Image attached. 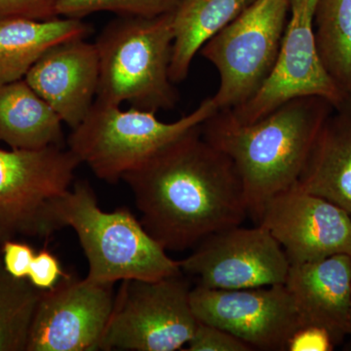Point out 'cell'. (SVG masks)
<instances>
[{
	"instance_id": "cell-1",
	"label": "cell",
	"mask_w": 351,
	"mask_h": 351,
	"mask_svg": "<svg viewBox=\"0 0 351 351\" xmlns=\"http://www.w3.org/2000/svg\"><path fill=\"white\" fill-rule=\"evenodd\" d=\"M201 126L122 178L141 223L166 251L195 248L210 235L241 225L249 215L232 161L205 140Z\"/></svg>"
},
{
	"instance_id": "cell-2",
	"label": "cell",
	"mask_w": 351,
	"mask_h": 351,
	"mask_svg": "<svg viewBox=\"0 0 351 351\" xmlns=\"http://www.w3.org/2000/svg\"><path fill=\"white\" fill-rule=\"evenodd\" d=\"M332 108L321 97H300L253 123H237L223 110L202 124L205 140L232 161L256 221L267 201L297 184Z\"/></svg>"
},
{
	"instance_id": "cell-3",
	"label": "cell",
	"mask_w": 351,
	"mask_h": 351,
	"mask_svg": "<svg viewBox=\"0 0 351 351\" xmlns=\"http://www.w3.org/2000/svg\"><path fill=\"white\" fill-rule=\"evenodd\" d=\"M173 13L119 16L104 27L95 43L100 64L96 101L154 112L174 108Z\"/></svg>"
},
{
	"instance_id": "cell-4",
	"label": "cell",
	"mask_w": 351,
	"mask_h": 351,
	"mask_svg": "<svg viewBox=\"0 0 351 351\" xmlns=\"http://www.w3.org/2000/svg\"><path fill=\"white\" fill-rule=\"evenodd\" d=\"M59 219L63 228H71L77 235L91 280L114 284L182 274L180 261L170 258L127 208L101 210L87 181L73 182L60 203Z\"/></svg>"
},
{
	"instance_id": "cell-5",
	"label": "cell",
	"mask_w": 351,
	"mask_h": 351,
	"mask_svg": "<svg viewBox=\"0 0 351 351\" xmlns=\"http://www.w3.org/2000/svg\"><path fill=\"white\" fill-rule=\"evenodd\" d=\"M213 97L177 121H161L156 112L95 100L82 123L71 130L69 149L98 179L117 184L123 176L218 112Z\"/></svg>"
},
{
	"instance_id": "cell-6",
	"label": "cell",
	"mask_w": 351,
	"mask_h": 351,
	"mask_svg": "<svg viewBox=\"0 0 351 351\" xmlns=\"http://www.w3.org/2000/svg\"><path fill=\"white\" fill-rule=\"evenodd\" d=\"M80 164L63 145L0 149V245L17 237L47 240L63 228L59 205Z\"/></svg>"
},
{
	"instance_id": "cell-7",
	"label": "cell",
	"mask_w": 351,
	"mask_h": 351,
	"mask_svg": "<svg viewBox=\"0 0 351 351\" xmlns=\"http://www.w3.org/2000/svg\"><path fill=\"white\" fill-rule=\"evenodd\" d=\"M291 0H254L199 52L218 71L213 97L219 110L253 98L276 64L287 25Z\"/></svg>"
},
{
	"instance_id": "cell-8",
	"label": "cell",
	"mask_w": 351,
	"mask_h": 351,
	"mask_svg": "<svg viewBox=\"0 0 351 351\" xmlns=\"http://www.w3.org/2000/svg\"><path fill=\"white\" fill-rule=\"evenodd\" d=\"M121 282L100 350L175 351L188 345L198 320L182 274Z\"/></svg>"
},
{
	"instance_id": "cell-9",
	"label": "cell",
	"mask_w": 351,
	"mask_h": 351,
	"mask_svg": "<svg viewBox=\"0 0 351 351\" xmlns=\"http://www.w3.org/2000/svg\"><path fill=\"white\" fill-rule=\"evenodd\" d=\"M316 2L291 0L280 50L269 77L253 98L239 107L226 110L237 123H253L300 97H321L334 107L345 98L346 94L327 73L318 53L314 32Z\"/></svg>"
},
{
	"instance_id": "cell-10",
	"label": "cell",
	"mask_w": 351,
	"mask_h": 351,
	"mask_svg": "<svg viewBox=\"0 0 351 351\" xmlns=\"http://www.w3.org/2000/svg\"><path fill=\"white\" fill-rule=\"evenodd\" d=\"M180 265L182 272L197 278L198 286L221 290L285 284L291 267L281 245L261 225L214 233Z\"/></svg>"
},
{
	"instance_id": "cell-11",
	"label": "cell",
	"mask_w": 351,
	"mask_h": 351,
	"mask_svg": "<svg viewBox=\"0 0 351 351\" xmlns=\"http://www.w3.org/2000/svg\"><path fill=\"white\" fill-rule=\"evenodd\" d=\"M191 302L199 322L230 332L254 350H287L289 339L304 326L285 284L237 290L197 285Z\"/></svg>"
},
{
	"instance_id": "cell-12",
	"label": "cell",
	"mask_w": 351,
	"mask_h": 351,
	"mask_svg": "<svg viewBox=\"0 0 351 351\" xmlns=\"http://www.w3.org/2000/svg\"><path fill=\"white\" fill-rule=\"evenodd\" d=\"M114 284L66 276L43 291L27 351H96L110 320Z\"/></svg>"
},
{
	"instance_id": "cell-13",
	"label": "cell",
	"mask_w": 351,
	"mask_h": 351,
	"mask_svg": "<svg viewBox=\"0 0 351 351\" xmlns=\"http://www.w3.org/2000/svg\"><path fill=\"white\" fill-rule=\"evenodd\" d=\"M257 223L281 245L291 265L351 256V214L301 189H288L267 201Z\"/></svg>"
},
{
	"instance_id": "cell-14",
	"label": "cell",
	"mask_w": 351,
	"mask_h": 351,
	"mask_svg": "<svg viewBox=\"0 0 351 351\" xmlns=\"http://www.w3.org/2000/svg\"><path fill=\"white\" fill-rule=\"evenodd\" d=\"M99 75L96 44L78 38L50 48L24 80L73 130L93 106Z\"/></svg>"
},
{
	"instance_id": "cell-15",
	"label": "cell",
	"mask_w": 351,
	"mask_h": 351,
	"mask_svg": "<svg viewBox=\"0 0 351 351\" xmlns=\"http://www.w3.org/2000/svg\"><path fill=\"white\" fill-rule=\"evenodd\" d=\"M304 325L326 329L335 345L350 336L351 256L291 265L285 283Z\"/></svg>"
},
{
	"instance_id": "cell-16",
	"label": "cell",
	"mask_w": 351,
	"mask_h": 351,
	"mask_svg": "<svg viewBox=\"0 0 351 351\" xmlns=\"http://www.w3.org/2000/svg\"><path fill=\"white\" fill-rule=\"evenodd\" d=\"M294 188L351 214V93L325 119Z\"/></svg>"
},
{
	"instance_id": "cell-17",
	"label": "cell",
	"mask_w": 351,
	"mask_h": 351,
	"mask_svg": "<svg viewBox=\"0 0 351 351\" xmlns=\"http://www.w3.org/2000/svg\"><path fill=\"white\" fill-rule=\"evenodd\" d=\"M91 32L89 25L71 18H0V85L24 80L27 71L53 46L86 38Z\"/></svg>"
},
{
	"instance_id": "cell-18",
	"label": "cell",
	"mask_w": 351,
	"mask_h": 351,
	"mask_svg": "<svg viewBox=\"0 0 351 351\" xmlns=\"http://www.w3.org/2000/svg\"><path fill=\"white\" fill-rule=\"evenodd\" d=\"M61 119L25 80L0 85V142L15 149L63 145Z\"/></svg>"
},
{
	"instance_id": "cell-19",
	"label": "cell",
	"mask_w": 351,
	"mask_h": 351,
	"mask_svg": "<svg viewBox=\"0 0 351 351\" xmlns=\"http://www.w3.org/2000/svg\"><path fill=\"white\" fill-rule=\"evenodd\" d=\"M254 0H180L173 13L172 58L170 78L184 82L195 55L226 25L243 12Z\"/></svg>"
},
{
	"instance_id": "cell-20",
	"label": "cell",
	"mask_w": 351,
	"mask_h": 351,
	"mask_svg": "<svg viewBox=\"0 0 351 351\" xmlns=\"http://www.w3.org/2000/svg\"><path fill=\"white\" fill-rule=\"evenodd\" d=\"M314 32L327 73L343 93H351V0H317Z\"/></svg>"
},
{
	"instance_id": "cell-21",
	"label": "cell",
	"mask_w": 351,
	"mask_h": 351,
	"mask_svg": "<svg viewBox=\"0 0 351 351\" xmlns=\"http://www.w3.org/2000/svg\"><path fill=\"white\" fill-rule=\"evenodd\" d=\"M43 291L8 274L0 258V351H27Z\"/></svg>"
},
{
	"instance_id": "cell-22",
	"label": "cell",
	"mask_w": 351,
	"mask_h": 351,
	"mask_svg": "<svg viewBox=\"0 0 351 351\" xmlns=\"http://www.w3.org/2000/svg\"><path fill=\"white\" fill-rule=\"evenodd\" d=\"M180 0H61L58 4L59 17L82 20L97 12H113L119 16L156 17L173 12Z\"/></svg>"
},
{
	"instance_id": "cell-23",
	"label": "cell",
	"mask_w": 351,
	"mask_h": 351,
	"mask_svg": "<svg viewBox=\"0 0 351 351\" xmlns=\"http://www.w3.org/2000/svg\"><path fill=\"white\" fill-rule=\"evenodd\" d=\"M188 351H251L248 343L230 332L198 321L197 326L189 339Z\"/></svg>"
},
{
	"instance_id": "cell-24",
	"label": "cell",
	"mask_w": 351,
	"mask_h": 351,
	"mask_svg": "<svg viewBox=\"0 0 351 351\" xmlns=\"http://www.w3.org/2000/svg\"><path fill=\"white\" fill-rule=\"evenodd\" d=\"M61 0H0V18H27L45 21L59 17Z\"/></svg>"
},
{
	"instance_id": "cell-25",
	"label": "cell",
	"mask_w": 351,
	"mask_h": 351,
	"mask_svg": "<svg viewBox=\"0 0 351 351\" xmlns=\"http://www.w3.org/2000/svg\"><path fill=\"white\" fill-rule=\"evenodd\" d=\"M66 276L56 256L47 249H43L36 253L27 279L34 287L46 291L55 287Z\"/></svg>"
},
{
	"instance_id": "cell-26",
	"label": "cell",
	"mask_w": 351,
	"mask_h": 351,
	"mask_svg": "<svg viewBox=\"0 0 351 351\" xmlns=\"http://www.w3.org/2000/svg\"><path fill=\"white\" fill-rule=\"evenodd\" d=\"M2 265L10 276L15 278L24 279L29 276V269L36 252L31 245L15 239L2 242Z\"/></svg>"
},
{
	"instance_id": "cell-27",
	"label": "cell",
	"mask_w": 351,
	"mask_h": 351,
	"mask_svg": "<svg viewBox=\"0 0 351 351\" xmlns=\"http://www.w3.org/2000/svg\"><path fill=\"white\" fill-rule=\"evenodd\" d=\"M335 345L331 335L324 328L304 325L289 339V351H332Z\"/></svg>"
},
{
	"instance_id": "cell-28",
	"label": "cell",
	"mask_w": 351,
	"mask_h": 351,
	"mask_svg": "<svg viewBox=\"0 0 351 351\" xmlns=\"http://www.w3.org/2000/svg\"><path fill=\"white\" fill-rule=\"evenodd\" d=\"M346 350H351V341L350 343H348V346H346Z\"/></svg>"
},
{
	"instance_id": "cell-29",
	"label": "cell",
	"mask_w": 351,
	"mask_h": 351,
	"mask_svg": "<svg viewBox=\"0 0 351 351\" xmlns=\"http://www.w3.org/2000/svg\"><path fill=\"white\" fill-rule=\"evenodd\" d=\"M350 336L351 338V311H350Z\"/></svg>"
}]
</instances>
